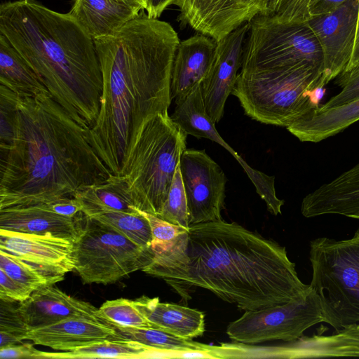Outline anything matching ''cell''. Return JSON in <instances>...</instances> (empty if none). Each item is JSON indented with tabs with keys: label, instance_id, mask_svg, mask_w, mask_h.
<instances>
[{
	"label": "cell",
	"instance_id": "obj_1",
	"mask_svg": "<svg viewBox=\"0 0 359 359\" xmlns=\"http://www.w3.org/2000/svg\"><path fill=\"white\" fill-rule=\"evenodd\" d=\"M151 249L153 260L142 271L182 296L187 287H201L245 311L289 302L309 287L285 247L236 222L191 224L172 243Z\"/></svg>",
	"mask_w": 359,
	"mask_h": 359
},
{
	"label": "cell",
	"instance_id": "obj_2",
	"mask_svg": "<svg viewBox=\"0 0 359 359\" xmlns=\"http://www.w3.org/2000/svg\"><path fill=\"white\" fill-rule=\"evenodd\" d=\"M102 74L99 114L88 138L109 171L119 176L138 131L168 111L180 39L165 21L143 11L112 35L93 39Z\"/></svg>",
	"mask_w": 359,
	"mask_h": 359
},
{
	"label": "cell",
	"instance_id": "obj_3",
	"mask_svg": "<svg viewBox=\"0 0 359 359\" xmlns=\"http://www.w3.org/2000/svg\"><path fill=\"white\" fill-rule=\"evenodd\" d=\"M0 141V210L74 197L113 175L76 122L48 92L18 95Z\"/></svg>",
	"mask_w": 359,
	"mask_h": 359
},
{
	"label": "cell",
	"instance_id": "obj_4",
	"mask_svg": "<svg viewBox=\"0 0 359 359\" xmlns=\"http://www.w3.org/2000/svg\"><path fill=\"white\" fill-rule=\"evenodd\" d=\"M0 33L28 62L48 93L81 126L100 112L102 74L93 39L68 13L36 0L0 5Z\"/></svg>",
	"mask_w": 359,
	"mask_h": 359
},
{
	"label": "cell",
	"instance_id": "obj_5",
	"mask_svg": "<svg viewBox=\"0 0 359 359\" xmlns=\"http://www.w3.org/2000/svg\"><path fill=\"white\" fill-rule=\"evenodd\" d=\"M187 137L168 111L144 121L117 176L137 210L158 215L186 149Z\"/></svg>",
	"mask_w": 359,
	"mask_h": 359
},
{
	"label": "cell",
	"instance_id": "obj_6",
	"mask_svg": "<svg viewBox=\"0 0 359 359\" xmlns=\"http://www.w3.org/2000/svg\"><path fill=\"white\" fill-rule=\"evenodd\" d=\"M325 85L323 70L308 65L241 69L231 94L252 119L287 128L319 105L314 93Z\"/></svg>",
	"mask_w": 359,
	"mask_h": 359
},
{
	"label": "cell",
	"instance_id": "obj_7",
	"mask_svg": "<svg viewBox=\"0 0 359 359\" xmlns=\"http://www.w3.org/2000/svg\"><path fill=\"white\" fill-rule=\"evenodd\" d=\"M309 287L318 295L323 322L339 331L359 324V229L348 239L310 241Z\"/></svg>",
	"mask_w": 359,
	"mask_h": 359
},
{
	"label": "cell",
	"instance_id": "obj_8",
	"mask_svg": "<svg viewBox=\"0 0 359 359\" xmlns=\"http://www.w3.org/2000/svg\"><path fill=\"white\" fill-rule=\"evenodd\" d=\"M150 248L137 245L114 228L83 214L81 231L73 243L74 270L85 284L107 285L148 266Z\"/></svg>",
	"mask_w": 359,
	"mask_h": 359
},
{
	"label": "cell",
	"instance_id": "obj_9",
	"mask_svg": "<svg viewBox=\"0 0 359 359\" xmlns=\"http://www.w3.org/2000/svg\"><path fill=\"white\" fill-rule=\"evenodd\" d=\"M304 65L323 72L322 49L307 22H278L259 15L250 22L241 69H278Z\"/></svg>",
	"mask_w": 359,
	"mask_h": 359
},
{
	"label": "cell",
	"instance_id": "obj_10",
	"mask_svg": "<svg viewBox=\"0 0 359 359\" xmlns=\"http://www.w3.org/2000/svg\"><path fill=\"white\" fill-rule=\"evenodd\" d=\"M323 322L321 305L309 287L289 302L255 311H245L229 324L226 334L233 341L255 344L273 340L292 342L312 326Z\"/></svg>",
	"mask_w": 359,
	"mask_h": 359
},
{
	"label": "cell",
	"instance_id": "obj_11",
	"mask_svg": "<svg viewBox=\"0 0 359 359\" xmlns=\"http://www.w3.org/2000/svg\"><path fill=\"white\" fill-rule=\"evenodd\" d=\"M180 168L185 189L189 224L222 219L227 177L205 150L185 149Z\"/></svg>",
	"mask_w": 359,
	"mask_h": 359
},
{
	"label": "cell",
	"instance_id": "obj_12",
	"mask_svg": "<svg viewBox=\"0 0 359 359\" xmlns=\"http://www.w3.org/2000/svg\"><path fill=\"white\" fill-rule=\"evenodd\" d=\"M175 102L176 106L171 116L172 120L187 135L198 139L210 140L229 151L248 175L257 193L266 203L268 210L274 215L281 214L284 201L276 196L275 177L252 168L219 135L215 123L205 110L201 83L197 84L188 95Z\"/></svg>",
	"mask_w": 359,
	"mask_h": 359
},
{
	"label": "cell",
	"instance_id": "obj_13",
	"mask_svg": "<svg viewBox=\"0 0 359 359\" xmlns=\"http://www.w3.org/2000/svg\"><path fill=\"white\" fill-rule=\"evenodd\" d=\"M358 8L359 0H350L330 13L311 17L307 21L322 49L325 85L341 74L351 60Z\"/></svg>",
	"mask_w": 359,
	"mask_h": 359
},
{
	"label": "cell",
	"instance_id": "obj_14",
	"mask_svg": "<svg viewBox=\"0 0 359 359\" xmlns=\"http://www.w3.org/2000/svg\"><path fill=\"white\" fill-rule=\"evenodd\" d=\"M250 22L216 42L214 60L206 78L201 83L205 110L215 123L224 115L226 101L231 94L241 69Z\"/></svg>",
	"mask_w": 359,
	"mask_h": 359
},
{
	"label": "cell",
	"instance_id": "obj_15",
	"mask_svg": "<svg viewBox=\"0 0 359 359\" xmlns=\"http://www.w3.org/2000/svg\"><path fill=\"white\" fill-rule=\"evenodd\" d=\"M177 20L219 41L259 13V0H179Z\"/></svg>",
	"mask_w": 359,
	"mask_h": 359
},
{
	"label": "cell",
	"instance_id": "obj_16",
	"mask_svg": "<svg viewBox=\"0 0 359 359\" xmlns=\"http://www.w3.org/2000/svg\"><path fill=\"white\" fill-rule=\"evenodd\" d=\"M73 243L55 236L0 229V250L53 273L74 270Z\"/></svg>",
	"mask_w": 359,
	"mask_h": 359
},
{
	"label": "cell",
	"instance_id": "obj_17",
	"mask_svg": "<svg viewBox=\"0 0 359 359\" xmlns=\"http://www.w3.org/2000/svg\"><path fill=\"white\" fill-rule=\"evenodd\" d=\"M18 309L29 329L69 318L88 319L111 325L95 306L71 297L53 285L34 291Z\"/></svg>",
	"mask_w": 359,
	"mask_h": 359
},
{
	"label": "cell",
	"instance_id": "obj_18",
	"mask_svg": "<svg viewBox=\"0 0 359 359\" xmlns=\"http://www.w3.org/2000/svg\"><path fill=\"white\" fill-rule=\"evenodd\" d=\"M301 212L306 218L339 215L359 219V163L305 196Z\"/></svg>",
	"mask_w": 359,
	"mask_h": 359
},
{
	"label": "cell",
	"instance_id": "obj_19",
	"mask_svg": "<svg viewBox=\"0 0 359 359\" xmlns=\"http://www.w3.org/2000/svg\"><path fill=\"white\" fill-rule=\"evenodd\" d=\"M83 218V212L76 217L59 215L41 203L0 210V229L55 236L74 242L81 231Z\"/></svg>",
	"mask_w": 359,
	"mask_h": 359
},
{
	"label": "cell",
	"instance_id": "obj_20",
	"mask_svg": "<svg viewBox=\"0 0 359 359\" xmlns=\"http://www.w3.org/2000/svg\"><path fill=\"white\" fill-rule=\"evenodd\" d=\"M118 339L121 338L114 326L83 318H69L29 329L25 338L36 345L62 351L105 339Z\"/></svg>",
	"mask_w": 359,
	"mask_h": 359
},
{
	"label": "cell",
	"instance_id": "obj_21",
	"mask_svg": "<svg viewBox=\"0 0 359 359\" xmlns=\"http://www.w3.org/2000/svg\"><path fill=\"white\" fill-rule=\"evenodd\" d=\"M215 48V41L199 33L180 42L172 71V100L183 98L203 81L212 66Z\"/></svg>",
	"mask_w": 359,
	"mask_h": 359
},
{
	"label": "cell",
	"instance_id": "obj_22",
	"mask_svg": "<svg viewBox=\"0 0 359 359\" xmlns=\"http://www.w3.org/2000/svg\"><path fill=\"white\" fill-rule=\"evenodd\" d=\"M134 302L153 328L187 339L202 336L205 332V315L200 311L175 304L163 303L158 297L142 296Z\"/></svg>",
	"mask_w": 359,
	"mask_h": 359
},
{
	"label": "cell",
	"instance_id": "obj_23",
	"mask_svg": "<svg viewBox=\"0 0 359 359\" xmlns=\"http://www.w3.org/2000/svg\"><path fill=\"white\" fill-rule=\"evenodd\" d=\"M318 106L286 128L301 142L317 143L359 121V98L328 109Z\"/></svg>",
	"mask_w": 359,
	"mask_h": 359
},
{
	"label": "cell",
	"instance_id": "obj_24",
	"mask_svg": "<svg viewBox=\"0 0 359 359\" xmlns=\"http://www.w3.org/2000/svg\"><path fill=\"white\" fill-rule=\"evenodd\" d=\"M140 13L116 0H74L69 14L95 39L114 34Z\"/></svg>",
	"mask_w": 359,
	"mask_h": 359
},
{
	"label": "cell",
	"instance_id": "obj_25",
	"mask_svg": "<svg viewBox=\"0 0 359 359\" xmlns=\"http://www.w3.org/2000/svg\"><path fill=\"white\" fill-rule=\"evenodd\" d=\"M0 84L20 96L48 92L28 62L1 33Z\"/></svg>",
	"mask_w": 359,
	"mask_h": 359
},
{
	"label": "cell",
	"instance_id": "obj_26",
	"mask_svg": "<svg viewBox=\"0 0 359 359\" xmlns=\"http://www.w3.org/2000/svg\"><path fill=\"white\" fill-rule=\"evenodd\" d=\"M74 197L80 201L82 212L88 217L111 211L138 212L133 205L125 183L114 175L78 191Z\"/></svg>",
	"mask_w": 359,
	"mask_h": 359
},
{
	"label": "cell",
	"instance_id": "obj_27",
	"mask_svg": "<svg viewBox=\"0 0 359 359\" xmlns=\"http://www.w3.org/2000/svg\"><path fill=\"white\" fill-rule=\"evenodd\" d=\"M147 347L137 341L126 339H105L74 350L63 352L42 351L41 358H141Z\"/></svg>",
	"mask_w": 359,
	"mask_h": 359
},
{
	"label": "cell",
	"instance_id": "obj_28",
	"mask_svg": "<svg viewBox=\"0 0 359 359\" xmlns=\"http://www.w3.org/2000/svg\"><path fill=\"white\" fill-rule=\"evenodd\" d=\"M121 339H130L147 347L164 351H213L212 346L177 337L153 327H115Z\"/></svg>",
	"mask_w": 359,
	"mask_h": 359
},
{
	"label": "cell",
	"instance_id": "obj_29",
	"mask_svg": "<svg viewBox=\"0 0 359 359\" xmlns=\"http://www.w3.org/2000/svg\"><path fill=\"white\" fill-rule=\"evenodd\" d=\"M0 269L11 278L34 291L54 285L64 278V274L46 271L3 250H0Z\"/></svg>",
	"mask_w": 359,
	"mask_h": 359
},
{
	"label": "cell",
	"instance_id": "obj_30",
	"mask_svg": "<svg viewBox=\"0 0 359 359\" xmlns=\"http://www.w3.org/2000/svg\"><path fill=\"white\" fill-rule=\"evenodd\" d=\"M114 228L131 241L143 248H150L152 242L151 226L148 219L137 212L111 211L94 217Z\"/></svg>",
	"mask_w": 359,
	"mask_h": 359
},
{
	"label": "cell",
	"instance_id": "obj_31",
	"mask_svg": "<svg viewBox=\"0 0 359 359\" xmlns=\"http://www.w3.org/2000/svg\"><path fill=\"white\" fill-rule=\"evenodd\" d=\"M98 310L100 315L114 327H153L134 300L124 298L108 300Z\"/></svg>",
	"mask_w": 359,
	"mask_h": 359
},
{
	"label": "cell",
	"instance_id": "obj_32",
	"mask_svg": "<svg viewBox=\"0 0 359 359\" xmlns=\"http://www.w3.org/2000/svg\"><path fill=\"white\" fill-rule=\"evenodd\" d=\"M311 0H259L258 15L283 22H304L310 18Z\"/></svg>",
	"mask_w": 359,
	"mask_h": 359
},
{
	"label": "cell",
	"instance_id": "obj_33",
	"mask_svg": "<svg viewBox=\"0 0 359 359\" xmlns=\"http://www.w3.org/2000/svg\"><path fill=\"white\" fill-rule=\"evenodd\" d=\"M156 217L187 229L190 226L186 193L180 164L175 172L167 199Z\"/></svg>",
	"mask_w": 359,
	"mask_h": 359
},
{
	"label": "cell",
	"instance_id": "obj_34",
	"mask_svg": "<svg viewBox=\"0 0 359 359\" xmlns=\"http://www.w3.org/2000/svg\"><path fill=\"white\" fill-rule=\"evenodd\" d=\"M11 303L1 300L0 348L22 343L29 330L18 307L15 308Z\"/></svg>",
	"mask_w": 359,
	"mask_h": 359
},
{
	"label": "cell",
	"instance_id": "obj_35",
	"mask_svg": "<svg viewBox=\"0 0 359 359\" xmlns=\"http://www.w3.org/2000/svg\"><path fill=\"white\" fill-rule=\"evenodd\" d=\"M335 79V84L341 88V90L325 104L319 105V108L328 109L359 98V66L342 72Z\"/></svg>",
	"mask_w": 359,
	"mask_h": 359
},
{
	"label": "cell",
	"instance_id": "obj_36",
	"mask_svg": "<svg viewBox=\"0 0 359 359\" xmlns=\"http://www.w3.org/2000/svg\"><path fill=\"white\" fill-rule=\"evenodd\" d=\"M148 219L152 234L151 247L162 246L172 243L184 231V227L172 224L154 215L140 211Z\"/></svg>",
	"mask_w": 359,
	"mask_h": 359
},
{
	"label": "cell",
	"instance_id": "obj_37",
	"mask_svg": "<svg viewBox=\"0 0 359 359\" xmlns=\"http://www.w3.org/2000/svg\"><path fill=\"white\" fill-rule=\"evenodd\" d=\"M34 290L11 278L0 269V299L20 303L27 300Z\"/></svg>",
	"mask_w": 359,
	"mask_h": 359
},
{
	"label": "cell",
	"instance_id": "obj_38",
	"mask_svg": "<svg viewBox=\"0 0 359 359\" xmlns=\"http://www.w3.org/2000/svg\"><path fill=\"white\" fill-rule=\"evenodd\" d=\"M43 203L50 211L64 217H76L82 212V205L74 197H63Z\"/></svg>",
	"mask_w": 359,
	"mask_h": 359
},
{
	"label": "cell",
	"instance_id": "obj_39",
	"mask_svg": "<svg viewBox=\"0 0 359 359\" xmlns=\"http://www.w3.org/2000/svg\"><path fill=\"white\" fill-rule=\"evenodd\" d=\"M34 343H20L0 348V358H41L42 351L34 347Z\"/></svg>",
	"mask_w": 359,
	"mask_h": 359
},
{
	"label": "cell",
	"instance_id": "obj_40",
	"mask_svg": "<svg viewBox=\"0 0 359 359\" xmlns=\"http://www.w3.org/2000/svg\"><path fill=\"white\" fill-rule=\"evenodd\" d=\"M350 0H311L309 7L311 17L330 13Z\"/></svg>",
	"mask_w": 359,
	"mask_h": 359
},
{
	"label": "cell",
	"instance_id": "obj_41",
	"mask_svg": "<svg viewBox=\"0 0 359 359\" xmlns=\"http://www.w3.org/2000/svg\"><path fill=\"white\" fill-rule=\"evenodd\" d=\"M179 0H147L146 8L149 17L158 18L170 5H177Z\"/></svg>",
	"mask_w": 359,
	"mask_h": 359
},
{
	"label": "cell",
	"instance_id": "obj_42",
	"mask_svg": "<svg viewBox=\"0 0 359 359\" xmlns=\"http://www.w3.org/2000/svg\"><path fill=\"white\" fill-rule=\"evenodd\" d=\"M213 348V346H212ZM213 349V348H212ZM174 358H219L214 351L186 350L175 351Z\"/></svg>",
	"mask_w": 359,
	"mask_h": 359
},
{
	"label": "cell",
	"instance_id": "obj_43",
	"mask_svg": "<svg viewBox=\"0 0 359 359\" xmlns=\"http://www.w3.org/2000/svg\"><path fill=\"white\" fill-rule=\"evenodd\" d=\"M337 333L346 341L359 346V324L348 326Z\"/></svg>",
	"mask_w": 359,
	"mask_h": 359
},
{
	"label": "cell",
	"instance_id": "obj_44",
	"mask_svg": "<svg viewBox=\"0 0 359 359\" xmlns=\"http://www.w3.org/2000/svg\"><path fill=\"white\" fill-rule=\"evenodd\" d=\"M358 66H359V8L353 51L350 62L343 72L351 70Z\"/></svg>",
	"mask_w": 359,
	"mask_h": 359
},
{
	"label": "cell",
	"instance_id": "obj_45",
	"mask_svg": "<svg viewBox=\"0 0 359 359\" xmlns=\"http://www.w3.org/2000/svg\"><path fill=\"white\" fill-rule=\"evenodd\" d=\"M122 2L128 6H130L138 11L141 12L146 10L147 6V0H116Z\"/></svg>",
	"mask_w": 359,
	"mask_h": 359
}]
</instances>
